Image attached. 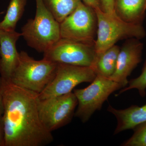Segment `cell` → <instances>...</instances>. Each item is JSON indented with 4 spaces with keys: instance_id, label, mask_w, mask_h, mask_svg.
<instances>
[{
    "instance_id": "obj_1",
    "label": "cell",
    "mask_w": 146,
    "mask_h": 146,
    "mask_svg": "<svg viewBox=\"0 0 146 146\" xmlns=\"http://www.w3.org/2000/svg\"><path fill=\"white\" fill-rule=\"evenodd\" d=\"M3 100L5 146H44L53 141L39 115V94L0 76Z\"/></svg>"
},
{
    "instance_id": "obj_2",
    "label": "cell",
    "mask_w": 146,
    "mask_h": 146,
    "mask_svg": "<svg viewBox=\"0 0 146 146\" xmlns=\"http://www.w3.org/2000/svg\"><path fill=\"white\" fill-rule=\"evenodd\" d=\"M36 3L35 18L24 25L21 34L29 46L44 53L61 39L60 23L47 9L43 0H36Z\"/></svg>"
},
{
    "instance_id": "obj_3",
    "label": "cell",
    "mask_w": 146,
    "mask_h": 146,
    "mask_svg": "<svg viewBox=\"0 0 146 146\" xmlns=\"http://www.w3.org/2000/svg\"><path fill=\"white\" fill-rule=\"evenodd\" d=\"M58 63L36 60L26 52L19 53L18 66L10 80L13 84L39 94L54 78Z\"/></svg>"
},
{
    "instance_id": "obj_4",
    "label": "cell",
    "mask_w": 146,
    "mask_h": 146,
    "mask_svg": "<svg viewBox=\"0 0 146 146\" xmlns=\"http://www.w3.org/2000/svg\"><path fill=\"white\" fill-rule=\"evenodd\" d=\"M98 21L96 38L95 42L97 54L104 52L119 40L131 38L141 39L146 35L141 24L127 23L115 13H105L101 9L95 10Z\"/></svg>"
},
{
    "instance_id": "obj_5",
    "label": "cell",
    "mask_w": 146,
    "mask_h": 146,
    "mask_svg": "<svg viewBox=\"0 0 146 146\" xmlns=\"http://www.w3.org/2000/svg\"><path fill=\"white\" fill-rule=\"evenodd\" d=\"M122 88L121 84L109 78L97 75L87 87L74 90L78 105L75 116L82 122H86L94 112L101 109L110 94Z\"/></svg>"
},
{
    "instance_id": "obj_6",
    "label": "cell",
    "mask_w": 146,
    "mask_h": 146,
    "mask_svg": "<svg viewBox=\"0 0 146 146\" xmlns=\"http://www.w3.org/2000/svg\"><path fill=\"white\" fill-rule=\"evenodd\" d=\"M98 21L94 9L82 2L60 23L61 38L94 45Z\"/></svg>"
},
{
    "instance_id": "obj_7",
    "label": "cell",
    "mask_w": 146,
    "mask_h": 146,
    "mask_svg": "<svg viewBox=\"0 0 146 146\" xmlns=\"http://www.w3.org/2000/svg\"><path fill=\"white\" fill-rule=\"evenodd\" d=\"M78 101L72 92L39 99L38 112L40 120L47 130L52 132L70 122L75 114Z\"/></svg>"
},
{
    "instance_id": "obj_8",
    "label": "cell",
    "mask_w": 146,
    "mask_h": 146,
    "mask_svg": "<svg viewBox=\"0 0 146 146\" xmlns=\"http://www.w3.org/2000/svg\"><path fill=\"white\" fill-rule=\"evenodd\" d=\"M96 76V74L91 67L58 63L54 78L39 94V99H45L70 93L80 84L91 83Z\"/></svg>"
},
{
    "instance_id": "obj_9",
    "label": "cell",
    "mask_w": 146,
    "mask_h": 146,
    "mask_svg": "<svg viewBox=\"0 0 146 146\" xmlns=\"http://www.w3.org/2000/svg\"><path fill=\"white\" fill-rule=\"evenodd\" d=\"M44 54L43 58L54 63L91 68L97 56L94 45L63 38Z\"/></svg>"
},
{
    "instance_id": "obj_10",
    "label": "cell",
    "mask_w": 146,
    "mask_h": 146,
    "mask_svg": "<svg viewBox=\"0 0 146 146\" xmlns=\"http://www.w3.org/2000/svg\"><path fill=\"white\" fill-rule=\"evenodd\" d=\"M136 38L127 39L120 48L115 72L110 79L120 84L123 88L127 86V78L142 61L143 44Z\"/></svg>"
},
{
    "instance_id": "obj_11",
    "label": "cell",
    "mask_w": 146,
    "mask_h": 146,
    "mask_svg": "<svg viewBox=\"0 0 146 146\" xmlns=\"http://www.w3.org/2000/svg\"><path fill=\"white\" fill-rule=\"evenodd\" d=\"M21 36L15 30L0 29V74L6 80H10L19 63L16 44Z\"/></svg>"
},
{
    "instance_id": "obj_12",
    "label": "cell",
    "mask_w": 146,
    "mask_h": 146,
    "mask_svg": "<svg viewBox=\"0 0 146 146\" xmlns=\"http://www.w3.org/2000/svg\"><path fill=\"white\" fill-rule=\"evenodd\" d=\"M107 110L115 115L117 121L114 135L133 129L136 126L146 122V104L141 106L132 105L123 110L116 109L109 105Z\"/></svg>"
},
{
    "instance_id": "obj_13",
    "label": "cell",
    "mask_w": 146,
    "mask_h": 146,
    "mask_svg": "<svg viewBox=\"0 0 146 146\" xmlns=\"http://www.w3.org/2000/svg\"><path fill=\"white\" fill-rule=\"evenodd\" d=\"M146 0H114V11L123 21L142 25L145 16Z\"/></svg>"
},
{
    "instance_id": "obj_14",
    "label": "cell",
    "mask_w": 146,
    "mask_h": 146,
    "mask_svg": "<svg viewBox=\"0 0 146 146\" xmlns=\"http://www.w3.org/2000/svg\"><path fill=\"white\" fill-rule=\"evenodd\" d=\"M120 47L115 45L104 52L97 54L96 60L91 68L97 75L109 78L115 72Z\"/></svg>"
},
{
    "instance_id": "obj_15",
    "label": "cell",
    "mask_w": 146,
    "mask_h": 146,
    "mask_svg": "<svg viewBox=\"0 0 146 146\" xmlns=\"http://www.w3.org/2000/svg\"><path fill=\"white\" fill-rule=\"evenodd\" d=\"M43 1L47 9L60 23L82 2L81 0H43Z\"/></svg>"
},
{
    "instance_id": "obj_16",
    "label": "cell",
    "mask_w": 146,
    "mask_h": 146,
    "mask_svg": "<svg viewBox=\"0 0 146 146\" xmlns=\"http://www.w3.org/2000/svg\"><path fill=\"white\" fill-rule=\"evenodd\" d=\"M27 0H11L3 20L0 22V29L14 31L23 14Z\"/></svg>"
},
{
    "instance_id": "obj_17",
    "label": "cell",
    "mask_w": 146,
    "mask_h": 146,
    "mask_svg": "<svg viewBox=\"0 0 146 146\" xmlns=\"http://www.w3.org/2000/svg\"><path fill=\"white\" fill-rule=\"evenodd\" d=\"M132 89H136L141 96L144 97L146 94V60L142 69V72L139 76L131 79L129 81L127 86L120 91L117 96L123 93L125 91Z\"/></svg>"
},
{
    "instance_id": "obj_18",
    "label": "cell",
    "mask_w": 146,
    "mask_h": 146,
    "mask_svg": "<svg viewBox=\"0 0 146 146\" xmlns=\"http://www.w3.org/2000/svg\"><path fill=\"white\" fill-rule=\"evenodd\" d=\"M133 129L134 133L132 136L121 145L146 146V122L136 126Z\"/></svg>"
},
{
    "instance_id": "obj_19",
    "label": "cell",
    "mask_w": 146,
    "mask_h": 146,
    "mask_svg": "<svg viewBox=\"0 0 146 146\" xmlns=\"http://www.w3.org/2000/svg\"><path fill=\"white\" fill-rule=\"evenodd\" d=\"M102 10L105 13L112 14L114 11V0H100Z\"/></svg>"
},
{
    "instance_id": "obj_20",
    "label": "cell",
    "mask_w": 146,
    "mask_h": 146,
    "mask_svg": "<svg viewBox=\"0 0 146 146\" xmlns=\"http://www.w3.org/2000/svg\"><path fill=\"white\" fill-rule=\"evenodd\" d=\"M84 4L91 7L94 10L101 9L100 2V0H81Z\"/></svg>"
},
{
    "instance_id": "obj_21",
    "label": "cell",
    "mask_w": 146,
    "mask_h": 146,
    "mask_svg": "<svg viewBox=\"0 0 146 146\" xmlns=\"http://www.w3.org/2000/svg\"><path fill=\"white\" fill-rule=\"evenodd\" d=\"M2 116H0V146H5V133Z\"/></svg>"
},
{
    "instance_id": "obj_22",
    "label": "cell",
    "mask_w": 146,
    "mask_h": 146,
    "mask_svg": "<svg viewBox=\"0 0 146 146\" xmlns=\"http://www.w3.org/2000/svg\"><path fill=\"white\" fill-rule=\"evenodd\" d=\"M4 111L3 100L2 95L0 92V116H2Z\"/></svg>"
},
{
    "instance_id": "obj_23",
    "label": "cell",
    "mask_w": 146,
    "mask_h": 146,
    "mask_svg": "<svg viewBox=\"0 0 146 146\" xmlns=\"http://www.w3.org/2000/svg\"><path fill=\"white\" fill-rule=\"evenodd\" d=\"M4 13L3 12H1V13H0V14H1V13Z\"/></svg>"
}]
</instances>
